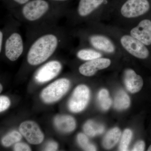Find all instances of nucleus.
Here are the masks:
<instances>
[{"mask_svg":"<svg viewBox=\"0 0 151 151\" xmlns=\"http://www.w3.org/2000/svg\"><path fill=\"white\" fill-rule=\"evenodd\" d=\"M122 135L121 130L115 127L110 130L103 138V145L106 149H111L116 145Z\"/></svg>","mask_w":151,"mask_h":151,"instance_id":"obj_16","label":"nucleus"},{"mask_svg":"<svg viewBox=\"0 0 151 151\" xmlns=\"http://www.w3.org/2000/svg\"><path fill=\"white\" fill-rule=\"evenodd\" d=\"M148 151H151V145L149 146L148 148L147 149Z\"/></svg>","mask_w":151,"mask_h":151,"instance_id":"obj_30","label":"nucleus"},{"mask_svg":"<svg viewBox=\"0 0 151 151\" xmlns=\"http://www.w3.org/2000/svg\"><path fill=\"white\" fill-rule=\"evenodd\" d=\"M90 98V90L83 84L78 85L73 91L68 103L69 110L73 113L81 112L86 108Z\"/></svg>","mask_w":151,"mask_h":151,"instance_id":"obj_5","label":"nucleus"},{"mask_svg":"<svg viewBox=\"0 0 151 151\" xmlns=\"http://www.w3.org/2000/svg\"><path fill=\"white\" fill-rule=\"evenodd\" d=\"M98 103L100 108L103 111H107L111 107L112 100L107 89H102L99 91L97 96Z\"/></svg>","mask_w":151,"mask_h":151,"instance_id":"obj_20","label":"nucleus"},{"mask_svg":"<svg viewBox=\"0 0 151 151\" xmlns=\"http://www.w3.org/2000/svg\"><path fill=\"white\" fill-rule=\"evenodd\" d=\"M15 151H30L31 149L27 144L24 143H17L14 147Z\"/></svg>","mask_w":151,"mask_h":151,"instance_id":"obj_25","label":"nucleus"},{"mask_svg":"<svg viewBox=\"0 0 151 151\" xmlns=\"http://www.w3.org/2000/svg\"><path fill=\"white\" fill-rule=\"evenodd\" d=\"M78 144L84 150L94 151L97 150L96 147L90 142L89 139L86 135L83 133L78 134L77 137Z\"/></svg>","mask_w":151,"mask_h":151,"instance_id":"obj_22","label":"nucleus"},{"mask_svg":"<svg viewBox=\"0 0 151 151\" xmlns=\"http://www.w3.org/2000/svg\"><path fill=\"white\" fill-rule=\"evenodd\" d=\"M10 101L8 97L5 96L0 97V112L5 111L10 105Z\"/></svg>","mask_w":151,"mask_h":151,"instance_id":"obj_24","label":"nucleus"},{"mask_svg":"<svg viewBox=\"0 0 151 151\" xmlns=\"http://www.w3.org/2000/svg\"><path fill=\"white\" fill-rule=\"evenodd\" d=\"M132 131L129 129H126L124 130L122 134V139L119 145V150L120 151L128 150V147L132 137Z\"/></svg>","mask_w":151,"mask_h":151,"instance_id":"obj_23","label":"nucleus"},{"mask_svg":"<svg viewBox=\"0 0 151 151\" xmlns=\"http://www.w3.org/2000/svg\"><path fill=\"white\" fill-rule=\"evenodd\" d=\"M130 99L124 90H119L116 93L114 100V108L119 111L126 110L130 105Z\"/></svg>","mask_w":151,"mask_h":151,"instance_id":"obj_17","label":"nucleus"},{"mask_svg":"<svg viewBox=\"0 0 151 151\" xmlns=\"http://www.w3.org/2000/svg\"><path fill=\"white\" fill-rule=\"evenodd\" d=\"M131 35L137 39L146 46L151 45V21L145 19L137 27L131 30Z\"/></svg>","mask_w":151,"mask_h":151,"instance_id":"obj_11","label":"nucleus"},{"mask_svg":"<svg viewBox=\"0 0 151 151\" xmlns=\"http://www.w3.org/2000/svg\"><path fill=\"white\" fill-rule=\"evenodd\" d=\"M54 124L58 129L64 133L72 132L76 127L75 119L68 115L57 116L54 119Z\"/></svg>","mask_w":151,"mask_h":151,"instance_id":"obj_15","label":"nucleus"},{"mask_svg":"<svg viewBox=\"0 0 151 151\" xmlns=\"http://www.w3.org/2000/svg\"><path fill=\"white\" fill-rule=\"evenodd\" d=\"M12 1L13 2L14 4L15 7L14 9H15L23 5L30 0H12Z\"/></svg>","mask_w":151,"mask_h":151,"instance_id":"obj_28","label":"nucleus"},{"mask_svg":"<svg viewBox=\"0 0 151 151\" xmlns=\"http://www.w3.org/2000/svg\"><path fill=\"white\" fill-rule=\"evenodd\" d=\"M145 144L144 141L139 140L138 141L133 147L132 150L133 151H145Z\"/></svg>","mask_w":151,"mask_h":151,"instance_id":"obj_26","label":"nucleus"},{"mask_svg":"<svg viewBox=\"0 0 151 151\" xmlns=\"http://www.w3.org/2000/svg\"><path fill=\"white\" fill-rule=\"evenodd\" d=\"M52 1L56 2H61L66 1L68 0H51Z\"/></svg>","mask_w":151,"mask_h":151,"instance_id":"obj_29","label":"nucleus"},{"mask_svg":"<svg viewBox=\"0 0 151 151\" xmlns=\"http://www.w3.org/2000/svg\"><path fill=\"white\" fill-rule=\"evenodd\" d=\"M22 138L21 134L17 131H13L8 133L3 137L2 144L6 147H10L14 144L18 142Z\"/></svg>","mask_w":151,"mask_h":151,"instance_id":"obj_21","label":"nucleus"},{"mask_svg":"<svg viewBox=\"0 0 151 151\" xmlns=\"http://www.w3.org/2000/svg\"><path fill=\"white\" fill-rule=\"evenodd\" d=\"M104 1V0H80L75 16L83 19L90 17Z\"/></svg>","mask_w":151,"mask_h":151,"instance_id":"obj_14","label":"nucleus"},{"mask_svg":"<svg viewBox=\"0 0 151 151\" xmlns=\"http://www.w3.org/2000/svg\"><path fill=\"white\" fill-rule=\"evenodd\" d=\"M68 32L57 24L28 26L24 52L26 62L34 67L46 62L66 47Z\"/></svg>","mask_w":151,"mask_h":151,"instance_id":"obj_1","label":"nucleus"},{"mask_svg":"<svg viewBox=\"0 0 151 151\" xmlns=\"http://www.w3.org/2000/svg\"><path fill=\"white\" fill-rule=\"evenodd\" d=\"M7 32L5 39L1 55H2L9 61H16L24 52L25 43L20 30L21 23L12 16L6 23Z\"/></svg>","mask_w":151,"mask_h":151,"instance_id":"obj_3","label":"nucleus"},{"mask_svg":"<svg viewBox=\"0 0 151 151\" xmlns=\"http://www.w3.org/2000/svg\"><path fill=\"white\" fill-rule=\"evenodd\" d=\"M19 130L27 142L32 145H38L43 141L44 136L40 128L35 122L26 121L22 123Z\"/></svg>","mask_w":151,"mask_h":151,"instance_id":"obj_9","label":"nucleus"},{"mask_svg":"<svg viewBox=\"0 0 151 151\" xmlns=\"http://www.w3.org/2000/svg\"><path fill=\"white\" fill-rule=\"evenodd\" d=\"M83 130L86 135L94 137L103 134L105 127L102 124H98L92 120H89L84 124Z\"/></svg>","mask_w":151,"mask_h":151,"instance_id":"obj_18","label":"nucleus"},{"mask_svg":"<svg viewBox=\"0 0 151 151\" xmlns=\"http://www.w3.org/2000/svg\"><path fill=\"white\" fill-rule=\"evenodd\" d=\"M111 64V60L100 58L84 63L79 66L78 70L81 75L89 77L94 76L98 70L109 67Z\"/></svg>","mask_w":151,"mask_h":151,"instance_id":"obj_10","label":"nucleus"},{"mask_svg":"<svg viewBox=\"0 0 151 151\" xmlns=\"http://www.w3.org/2000/svg\"><path fill=\"white\" fill-rule=\"evenodd\" d=\"M11 15L28 26L57 24L67 11L46 0H30L23 5L11 10Z\"/></svg>","mask_w":151,"mask_h":151,"instance_id":"obj_2","label":"nucleus"},{"mask_svg":"<svg viewBox=\"0 0 151 151\" xmlns=\"http://www.w3.org/2000/svg\"><path fill=\"white\" fill-rule=\"evenodd\" d=\"M124 82L127 90L132 93L140 91L144 84L142 77L132 69H127L124 72Z\"/></svg>","mask_w":151,"mask_h":151,"instance_id":"obj_13","label":"nucleus"},{"mask_svg":"<svg viewBox=\"0 0 151 151\" xmlns=\"http://www.w3.org/2000/svg\"><path fill=\"white\" fill-rule=\"evenodd\" d=\"M70 84L67 78H60L50 84L42 90L41 97L47 103H54L60 100L67 92Z\"/></svg>","mask_w":151,"mask_h":151,"instance_id":"obj_4","label":"nucleus"},{"mask_svg":"<svg viewBox=\"0 0 151 151\" xmlns=\"http://www.w3.org/2000/svg\"><path fill=\"white\" fill-rule=\"evenodd\" d=\"M76 55L78 59L87 61L100 58L102 56V54L93 48L83 47L76 51Z\"/></svg>","mask_w":151,"mask_h":151,"instance_id":"obj_19","label":"nucleus"},{"mask_svg":"<svg viewBox=\"0 0 151 151\" xmlns=\"http://www.w3.org/2000/svg\"><path fill=\"white\" fill-rule=\"evenodd\" d=\"M1 89H0V90H1V92L2 90V85L1 84Z\"/></svg>","mask_w":151,"mask_h":151,"instance_id":"obj_31","label":"nucleus"},{"mask_svg":"<svg viewBox=\"0 0 151 151\" xmlns=\"http://www.w3.org/2000/svg\"><path fill=\"white\" fill-rule=\"evenodd\" d=\"M88 43L92 47L105 52L113 53L115 50L114 44L108 38L100 35L91 34L86 38Z\"/></svg>","mask_w":151,"mask_h":151,"instance_id":"obj_12","label":"nucleus"},{"mask_svg":"<svg viewBox=\"0 0 151 151\" xmlns=\"http://www.w3.org/2000/svg\"><path fill=\"white\" fill-rule=\"evenodd\" d=\"M121 42L124 48L135 57L145 59L150 55V51L146 45L131 35L123 36Z\"/></svg>","mask_w":151,"mask_h":151,"instance_id":"obj_7","label":"nucleus"},{"mask_svg":"<svg viewBox=\"0 0 151 151\" xmlns=\"http://www.w3.org/2000/svg\"><path fill=\"white\" fill-rule=\"evenodd\" d=\"M58 148V145L57 143L54 141H50L47 144L45 148V150L56 151Z\"/></svg>","mask_w":151,"mask_h":151,"instance_id":"obj_27","label":"nucleus"},{"mask_svg":"<svg viewBox=\"0 0 151 151\" xmlns=\"http://www.w3.org/2000/svg\"><path fill=\"white\" fill-rule=\"evenodd\" d=\"M150 7L148 0H127L122 6L121 13L127 18L137 17L147 12Z\"/></svg>","mask_w":151,"mask_h":151,"instance_id":"obj_8","label":"nucleus"},{"mask_svg":"<svg viewBox=\"0 0 151 151\" xmlns=\"http://www.w3.org/2000/svg\"><path fill=\"white\" fill-rule=\"evenodd\" d=\"M62 63L58 60H52L45 63L37 70L35 79L40 83H44L56 77L62 70Z\"/></svg>","mask_w":151,"mask_h":151,"instance_id":"obj_6","label":"nucleus"}]
</instances>
